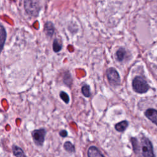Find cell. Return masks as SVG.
<instances>
[{
  "label": "cell",
  "instance_id": "obj_8",
  "mask_svg": "<svg viewBox=\"0 0 157 157\" xmlns=\"http://www.w3.org/2000/svg\"><path fill=\"white\" fill-rule=\"evenodd\" d=\"M6 31L4 26L0 24V53L1 52L6 39Z\"/></svg>",
  "mask_w": 157,
  "mask_h": 157
},
{
  "label": "cell",
  "instance_id": "obj_9",
  "mask_svg": "<svg viewBox=\"0 0 157 157\" xmlns=\"http://www.w3.org/2000/svg\"><path fill=\"white\" fill-rule=\"evenodd\" d=\"M88 156L89 157H94V156H104V155L102 154L100 151L98 150L97 147L95 146H91L88 150Z\"/></svg>",
  "mask_w": 157,
  "mask_h": 157
},
{
  "label": "cell",
  "instance_id": "obj_6",
  "mask_svg": "<svg viewBox=\"0 0 157 157\" xmlns=\"http://www.w3.org/2000/svg\"><path fill=\"white\" fill-rule=\"evenodd\" d=\"M145 117L154 124H157V110L155 109H148L145 112Z\"/></svg>",
  "mask_w": 157,
  "mask_h": 157
},
{
  "label": "cell",
  "instance_id": "obj_4",
  "mask_svg": "<svg viewBox=\"0 0 157 157\" xmlns=\"http://www.w3.org/2000/svg\"><path fill=\"white\" fill-rule=\"evenodd\" d=\"M106 75L109 82L111 85L117 86L120 83V77L117 71L113 67H109L106 71Z\"/></svg>",
  "mask_w": 157,
  "mask_h": 157
},
{
  "label": "cell",
  "instance_id": "obj_5",
  "mask_svg": "<svg viewBox=\"0 0 157 157\" xmlns=\"http://www.w3.org/2000/svg\"><path fill=\"white\" fill-rule=\"evenodd\" d=\"M46 134V131L44 128L34 129L32 131L31 135L34 142L38 146L43 145L45 140V136Z\"/></svg>",
  "mask_w": 157,
  "mask_h": 157
},
{
  "label": "cell",
  "instance_id": "obj_3",
  "mask_svg": "<svg viewBox=\"0 0 157 157\" xmlns=\"http://www.w3.org/2000/svg\"><path fill=\"white\" fill-rule=\"evenodd\" d=\"M24 7L28 15L37 17L40 11L39 0H24Z\"/></svg>",
  "mask_w": 157,
  "mask_h": 157
},
{
  "label": "cell",
  "instance_id": "obj_1",
  "mask_svg": "<svg viewBox=\"0 0 157 157\" xmlns=\"http://www.w3.org/2000/svg\"><path fill=\"white\" fill-rule=\"evenodd\" d=\"M131 141L133 150L137 155L145 157L155 156L153 153L152 144L148 138L142 137L140 139V141H139L137 138L131 137Z\"/></svg>",
  "mask_w": 157,
  "mask_h": 157
},
{
  "label": "cell",
  "instance_id": "obj_2",
  "mask_svg": "<svg viewBox=\"0 0 157 157\" xmlns=\"http://www.w3.org/2000/svg\"><path fill=\"white\" fill-rule=\"evenodd\" d=\"M132 86L134 91L137 93H145L150 88L147 82L140 76H137L133 79Z\"/></svg>",
  "mask_w": 157,
  "mask_h": 157
},
{
  "label": "cell",
  "instance_id": "obj_14",
  "mask_svg": "<svg viewBox=\"0 0 157 157\" xmlns=\"http://www.w3.org/2000/svg\"><path fill=\"white\" fill-rule=\"evenodd\" d=\"M82 93L85 97L89 98L91 96V91H90V87L88 85H85L82 87Z\"/></svg>",
  "mask_w": 157,
  "mask_h": 157
},
{
  "label": "cell",
  "instance_id": "obj_15",
  "mask_svg": "<svg viewBox=\"0 0 157 157\" xmlns=\"http://www.w3.org/2000/svg\"><path fill=\"white\" fill-rule=\"evenodd\" d=\"M62 48V45L59 43L57 39H55L53 42V50L55 52H59Z\"/></svg>",
  "mask_w": 157,
  "mask_h": 157
},
{
  "label": "cell",
  "instance_id": "obj_7",
  "mask_svg": "<svg viewBox=\"0 0 157 157\" xmlns=\"http://www.w3.org/2000/svg\"><path fill=\"white\" fill-rule=\"evenodd\" d=\"M55 28L53 24L50 21H47L44 25V32L48 37H52L54 34Z\"/></svg>",
  "mask_w": 157,
  "mask_h": 157
},
{
  "label": "cell",
  "instance_id": "obj_17",
  "mask_svg": "<svg viewBox=\"0 0 157 157\" xmlns=\"http://www.w3.org/2000/svg\"><path fill=\"white\" fill-rule=\"evenodd\" d=\"M59 135L63 137H65L67 136V132L66 130H61L59 132Z\"/></svg>",
  "mask_w": 157,
  "mask_h": 157
},
{
  "label": "cell",
  "instance_id": "obj_11",
  "mask_svg": "<svg viewBox=\"0 0 157 157\" xmlns=\"http://www.w3.org/2000/svg\"><path fill=\"white\" fill-rule=\"evenodd\" d=\"M126 50H124V48H119L116 52V54H115L117 59L118 61H122L126 56Z\"/></svg>",
  "mask_w": 157,
  "mask_h": 157
},
{
  "label": "cell",
  "instance_id": "obj_12",
  "mask_svg": "<svg viewBox=\"0 0 157 157\" xmlns=\"http://www.w3.org/2000/svg\"><path fill=\"white\" fill-rule=\"evenodd\" d=\"M12 151H13V155L15 156L21 157V156H26V155L24 153L23 150L18 146L13 145L12 147Z\"/></svg>",
  "mask_w": 157,
  "mask_h": 157
},
{
  "label": "cell",
  "instance_id": "obj_16",
  "mask_svg": "<svg viewBox=\"0 0 157 157\" xmlns=\"http://www.w3.org/2000/svg\"><path fill=\"white\" fill-rule=\"evenodd\" d=\"M59 96L61 98V99L66 103V104H68L69 102V97L68 96V94L64 92V91H61L59 93Z\"/></svg>",
  "mask_w": 157,
  "mask_h": 157
},
{
  "label": "cell",
  "instance_id": "obj_10",
  "mask_svg": "<svg viewBox=\"0 0 157 157\" xmlns=\"http://www.w3.org/2000/svg\"><path fill=\"white\" fill-rule=\"evenodd\" d=\"M129 123L128 121L124 120L117 123L115 126V129L118 132H123L127 128Z\"/></svg>",
  "mask_w": 157,
  "mask_h": 157
},
{
  "label": "cell",
  "instance_id": "obj_13",
  "mask_svg": "<svg viewBox=\"0 0 157 157\" xmlns=\"http://www.w3.org/2000/svg\"><path fill=\"white\" fill-rule=\"evenodd\" d=\"M63 147H64V148L66 151H67V152L69 153H74L75 151V147L74 145L69 141H67L66 142L64 145H63Z\"/></svg>",
  "mask_w": 157,
  "mask_h": 157
}]
</instances>
